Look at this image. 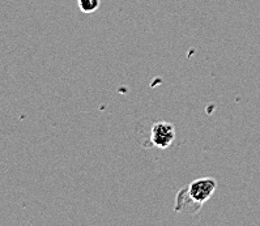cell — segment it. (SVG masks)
Here are the masks:
<instances>
[{"mask_svg": "<svg viewBox=\"0 0 260 226\" xmlns=\"http://www.w3.org/2000/svg\"><path fill=\"white\" fill-rule=\"evenodd\" d=\"M175 140V127L173 123L161 120L152 125L150 143L158 149H168Z\"/></svg>", "mask_w": 260, "mask_h": 226, "instance_id": "6da1fadb", "label": "cell"}, {"mask_svg": "<svg viewBox=\"0 0 260 226\" xmlns=\"http://www.w3.org/2000/svg\"><path fill=\"white\" fill-rule=\"evenodd\" d=\"M203 208V204L198 203L192 196L188 193L187 187H183L179 189L175 196V204L174 211L177 213H184L188 216H195L196 213H199V211Z\"/></svg>", "mask_w": 260, "mask_h": 226, "instance_id": "3957f363", "label": "cell"}, {"mask_svg": "<svg viewBox=\"0 0 260 226\" xmlns=\"http://www.w3.org/2000/svg\"><path fill=\"white\" fill-rule=\"evenodd\" d=\"M186 187L188 193L192 196V199H195L196 202L204 205V203L208 202L214 193V191H216V188H217V180L211 177L199 178V179H195L193 182H191Z\"/></svg>", "mask_w": 260, "mask_h": 226, "instance_id": "7a4b0ae2", "label": "cell"}, {"mask_svg": "<svg viewBox=\"0 0 260 226\" xmlns=\"http://www.w3.org/2000/svg\"><path fill=\"white\" fill-rule=\"evenodd\" d=\"M77 6L81 12L90 15V13L97 12L101 6V0H77Z\"/></svg>", "mask_w": 260, "mask_h": 226, "instance_id": "277c9868", "label": "cell"}]
</instances>
